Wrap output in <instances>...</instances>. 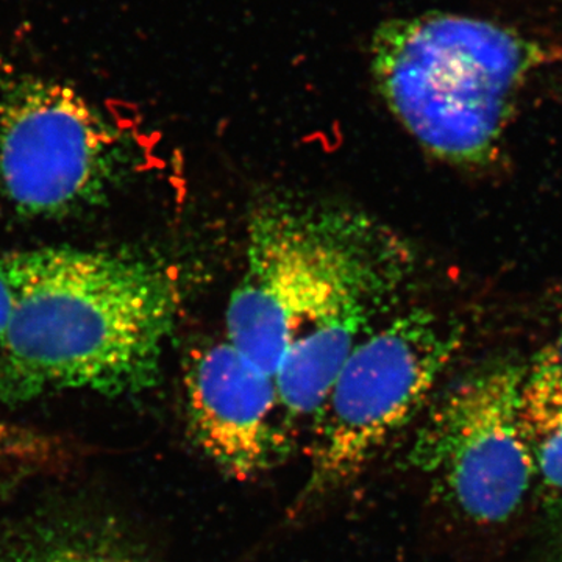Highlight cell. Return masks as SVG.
Instances as JSON below:
<instances>
[{"label":"cell","mask_w":562,"mask_h":562,"mask_svg":"<svg viewBox=\"0 0 562 562\" xmlns=\"http://www.w3.org/2000/svg\"><path fill=\"white\" fill-rule=\"evenodd\" d=\"M413 250L369 214L271 202L249 224L227 339L276 379L290 419L316 417L351 349L412 279Z\"/></svg>","instance_id":"obj_1"},{"label":"cell","mask_w":562,"mask_h":562,"mask_svg":"<svg viewBox=\"0 0 562 562\" xmlns=\"http://www.w3.org/2000/svg\"><path fill=\"white\" fill-rule=\"evenodd\" d=\"M13 305L0 336V398L154 387L176 325V284L157 262L117 251L40 247L7 255Z\"/></svg>","instance_id":"obj_2"},{"label":"cell","mask_w":562,"mask_h":562,"mask_svg":"<svg viewBox=\"0 0 562 562\" xmlns=\"http://www.w3.org/2000/svg\"><path fill=\"white\" fill-rule=\"evenodd\" d=\"M550 61L539 41L506 25L453 13L384 22L372 38L376 90L425 150L486 165L525 81Z\"/></svg>","instance_id":"obj_3"},{"label":"cell","mask_w":562,"mask_h":562,"mask_svg":"<svg viewBox=\"0 0 562 562\" xmlns=\"http://www.w3.org/2000/svg\"><path fill=\"white\" fill-rule=\"evenodd\" d=\"M460 325L427 310L392 317L351 349L314 417L302 501L350 482L417 413L461 347Z\"/></svg>","instance_id":"obj_4"},{"label":"cell","mask_w":562,"mask_h":562,"mask_svg":"<svg viewBox=\"0 0 562 562\" xmlns=\"http://www.w3.org/2000/svg\"><path fill=\"white\" fill-rule=\"evenodd\" d=\"M527 366L487 362L443 391L416 432L409 462L472 522H506L536 479L520 428Z\"/></svg>","instance_id":"obj_5"},{"label":"cell","mask_w":562,"mask_h":562,"mask_svg":"<svg viewBox=\"0 0 562 562\" xmlns=\"http://www.w3.org/2000/svg\"><path fill=\"white\" fill-rule=\"evenodd\" d=\"M125 147L79 92L44 80L0 88V198L25 216L55 217L105 198Z\"/></svg>","instance_id":"obj_6"},{"label":"cell","mask_w":562,"mask_h":562,"mask_svg":"<svg viewBox=\"0 0 562 562\" xmlns=\"http://www.w3.org/2000/svg\"><path fill=\"white\" fill-rule=\"evenodd\" d=\"M183 386L192 435L222 471L246 480L279 460L284 436L276 420L281 409L276 379L228 339L191 351Z\"/></svg>","instance_id":"obj_7"},{"label":"cell","mask_w":562,"mask_h":562,"mask_svg":"<svg viewBox=\"0 0 562 562\" xmlns=\"http://www.w3.org/2000/svg\"><path fill=\"white\" fill-rule=\"evenodd\" d=\"M519 417L536 479L562 495V362L552 347L525 369Z\"/></svg>","instance_id":"obj_8"},{"label":"cell","mask_w":562,"mask_h":562,"mask_svg":"<svg viewBox=\"0 0 562 562\" xmlns=\"http://www.w3.org/2000/svg\"><path fill=\"white\" fill-rule=\"evenodd\" d=\"M55 452L54 442L46 436L0 420V457L20 461H49Z\"/></svg>","instance_id":"obj_9"},{"label":"cell","mask_w":562,"mask_h":562,"mask_svg":"<svg viewBox=\"0 0 562 562\" xmlns=\"http://www.w3.org/2000/svg\"><path fill=\"white\" fill-rule=\"evenodd\" d=\"M13 305V288H11L9 260L0 254V336L5 330Z\"/></svg>","instance_id":"obj_10"},{"label":"cell","mask_w":562,"mask_h":562,"mask_svg":"<svg viewBox=\"0 0 562 562\" xmlns=\"http://www.w3.org/2000/svg\"><path fill=\"white\" fill-rule=\"evenodd\" d=\"M50 562H120L110 560V558L92 557V554L68 553L55 558Z\"/></svg>","instance_id":"obj_11"},{"label":"cell","mask_w":562,"mask_h":562,"mask_svg":"<svg viewBox=\"0 0 562 562\" xmlns=\"http://www.w3.org/2000/svg\"><path fill=\"white\" fill-rule=\"evenodd\" d=\"M552 347L554 353H557V357L560 358V361L562 362V327L560 331V336H558L557 342L553 344Z\"/></svg>","instance_id":"obj_12"}]
</instances>
